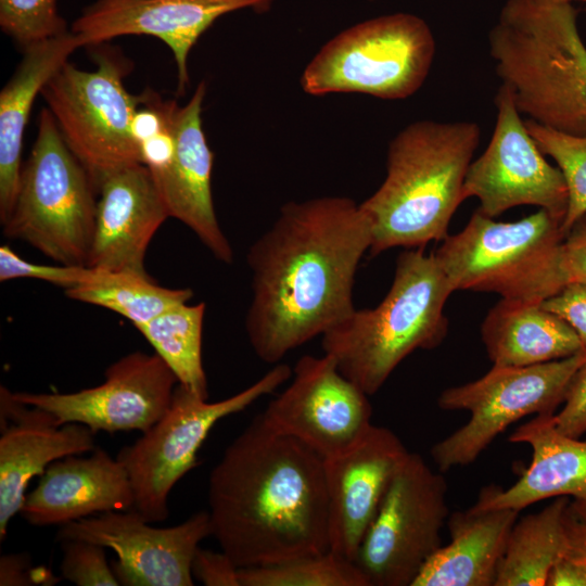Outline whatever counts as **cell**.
Wrapping results in <instances>:
<instances>
[{"instance_id": "cell-4", "label": "cell", "mask_w": 586, "mask_h": 586, "mask_svg": "<svg viewBox=\"0 0 586 586\" xmlns=\"http://www.w3.org/2000/svg\"><path fill=\"white\" fill-rule=\"evenodd\" d=\"M434 252L406 249L391 288L374 308L355 309L321 335L324 354L366 394H375L417 349H433L448 331L445 304L454 293Z\"/></svg>"}, {"instance_id": "cell-5", "label": "cell", "mask_w": 586, "mask_h": 586, "mask_svg": "<svg viewBox=\"0 0 586 586\" xmlns=\"http://www.w3.org/2000/svg\"><path fill=\"white\" fill-rule=\"evenodd\" d=\"M563 220L539 208L517 221H496L476 209L434 255L454 291L497 293L543 302L566 284Z\"/></svg>"}, {"instance_id": "cell-33", "label": "cell", "mask_w": 586, "mask_h": 586, "mask_svg": "<svg viewBox=\"0 0 586 586\" xmlns=\"http://www.w3.org/2000/svg\"><path fill=\"white\" fill-rule=\"evenodd\" d=\"M106 270L88 266L42 265L25 260L10 246H0V281L20 278L41 280L64 291L102 279Z\"/></svg>"}, {"instance_id": "cell-20", "label": "cell", "mask_w": 586, "mask_h": 586, "mask_svg": "<svg viewBox=\"0 0 586 586\" xmlns=\"http://www.w3.org/2000/svg\"><path fill=\"white\" fill-rule=\"evenodd\" d=\"M98 194L87 266L148 275V246L169 217L150 168L141 163L125 167L106 178Z\"/></svg>"}, {"instance_id": "cell-26", "label": "cell", "mask_w": 586, "mask_h": 586, "mask_svg": "<svg viewBox=\"0 0 586 586\" xmlns=\"http://www.w3.org/2000/svg\"><path fill=\"white\" fill-rule=\"evenodd\" d=\"M570 499L556 497L538 512L518 518L495 586H547L562 551L563 513Z\"/></svg>"}, {"instance_id": "cell-32", "label": "cell", "mask_w": 586, "mask_h": 586, "mask_svg": "<svg viewBox=\"0 0 586 586\" xmlns=\"http://www.w3.org/2000/svg\"><path fill=\"white\" fill-rule=\"evenodd\" d=\"M547 586H586V499H570L563 513V547Z\"/></svg>"}, {"instance_id": "cell-13", "label": "cell", "mask_w": 586, "mask_h": 586, "mask_svg": "<svg viewBox=\"0 0 586 586\" xmlns=\"http://www.w3.org/2000/svg\"><path fill=\"white\" fill-rule=\"evenodd\" d=\"M212 535L208 511L170 527H154L137 510H115L60 526L59 542L78 539L112 549V569L125 586H192L200 543Z\"/></svg>"}, {"instance_id": "cell-8", "label": "cell", "mask_w": 586, "mask_h": 586, "mask_svg": "<svg viewBox=\"0 0 586 586\" xmlns=\"http://www.w3.org/2000/svg\"><path fill=\"white\" fill-rule=\"evenodd\" d=\"M94 56L95 71L79 69L67 61L40 93L99 193L111 175L142 164L140 145L131 133L142 95H132L125 88L128 65L123 59L109 51H98Z\"/></svg>"}, {"instance_id": "cell-41", "label": "cell", "mask_w": 586, "mask_h": 586, "mask_svg": "<svg viewBox=\"0 0 586 586\" xmlns=\"http://www.w3.org/2000/svg\"><path fill=\"white\" fill-rule=\"evenodd\" d=\"M164 112L166 116L165 128L140 144L142 164L146 165L150 169L165 167L174 155L175 140L167 118L165 102Z\"/></svg>"}, {"instance_id": "cell-37", "label": "cell", "mask_w": 586, "mask_h": 586, "mask_svg": "<svg viewBox=\"0 0 586 586\" xmlns=\"http://www.w3.org/2000/svg\"><path fill=\"white\" fill-rule=\"evenodd\" d=\"M191 571L193 578L206 586H240L239 568L222 550L216 552L199 547Z\"/></svg>"}, {"instance_id": "cell-42", "label": "cell", "mask_w": 586, "mask_h": 586, "mask_svg": "<svg viewBox=\"0 0 586 586\" xmlns=\"http://www.w3.org/2000/svg\"><path fill=\"white\" fill-rule=\"evenodd\" d=\"M564 1H569V2H573V1H583V2H586V0H564Z\"/></svg>"}, {"instance_id": "cell-34", "label": "cell", "mask_w": 586, "mask_h": 586, "mask_svg": "<svg viewBox=\"0 0 586 586\" xmlns=\"http://www.w3.org/2000/svg\"><path fill=\"white\" fill-rule=\"evenodd\" d=\"M62 543V577L77 586H118L104 547L78 539Z\"/></svg>"}, {"instance_id": "cell-35", "label": "cell", "mask_w": 586, "mask_h": 586, "mask_svg": "<svg viewBox=\"0 0 586 586\" xmlns=\"http://www.w3.org/2000/svg\"><path fill=\"white\" fill-rule=\"evenodd\" d=\"M553 422L565 435L578 438L586 433V361L572 378L562 408L553 413Z\"/></svg>"}, {"instance_id": "cell-14", "label": "cell", "mask_w": 586, "mask_h": 586, "mask_svg": "<svg viewBox=\"0 0 586 586\" xmlns=\"http://www.w3.org/2000/svg\"><path fill=\"white\" fill-rule=\"evenodd\" d=\"M178 383L156 353L138 351L110 365L104 381L97 386L73 393L15 392L13 397L48 411L60 425L75 422L94 433H144L165 413Z\"/></svg>"}, {"instance_id": "cell-10", "label": "cell", "mask_w": 586, "mask_h": 586, "mask_svg": "<svg viewBox=\"0 0 586 586\" xmlns=\"http://www.w3.org/2000/svg\"><path fill=\"white\" fill-rule=\"evenodd\" d=\"M581 351L566 358L532 366H493L483 377L444 390L443 410H466L470 419L434 444L431 457L441 472L474 462L509 425L530 415L556 413L577 369Z\"/></svg>"}, {"instance_id": "cell-25", "label": "cell", "mask_w": 586, "mask_h": 586, "mask_svg": "<svg viewBox=\"0 0 586 586\" xmlns=\"http://www.w3.org/2000/svg\"><path fill=\"white\" fill-rule=\"evenodd\" d=\"M481 335L493 366H532L582 351L574 330L542 302L501 298L487 313Z\"/></svg>"}, {"instance_id": "cell-21", "label": "cell", "mask_w": 586, "mask_h": 586, "mask_svg": "<svg viewBox=\"0 0 586 586\" xmlns=\"http://www.w3.org/2000/svg\"><path fill=\"white\" fill-rule=\"evenodd\" d=\"M129 475L103 449L52 462L25 497L21 514L31 525H63L95 513L133 508Z\"/></svg>"}, {"instance_id": "cell-28", "label": "cell", "mask_w": 586, "mask_h": 586, "mask_svg": "<svg viewBox=\"0 0 586 586\" xmlns=\"http://www.w3.org/2000/svg\"><path fill=\"white\" fill-rule=\"evenodd\" d=\"M65 295L119 314L136 327L177 304L189 302L193 291L161 286L149 275L106 270L99 281L66 290Z\"/></svg>"}, {"instance_id": "cell-1", "label": "cell", "mask_w": 586, "mask_h": 586, "mask_svg": "<svg viewBox=\"0 0 586 586\" xmlns=\"http://www.w3.org/2000/svg\"><path fill=\"white\" fill-rule=\"evenodd\" d=\"M372 230L348 196L290 201L250 246L252 300L245 317L259 359L278 364L349 316L355 276Z\"/></svg>"}, {"instance_id": "cell-43", "label": "cell", "mask_w": 586, "mask_h": 586, "mask_svg": "<svg viewBox=\"0 0 586 586\" xmlns=\"http://www.w3.org/2000/svg\"><path fill=\"white\" fill-rule=\"evenodd\" d=\"M369 1H374V0H369Z\"/></svg>"}, {"instance_id": "cell-11", "label": "cell", "mask_w": 586, "mask_h": 586, "mask_svg": "<svg viewBox=\"0 0 586 586\" xmlns=\"http://www.w3.org/2000/svg\"><path fill=\"white\" fill-rule=\"evenodd\" d=\"M447 483L423 458L408 453L396 469L359 547L355 564L369 586H411L442 546L449 515Z\"/></svg>"}, {"instance_id": "cell-24", "label": "cell", "mask_w": 586, "mask_h": 586, "mask_svg": "<svg viewBox=\"0 0 586 586\" xmlns=\"http://www.w3.org/2000/svg\"><path fill=\"white\" fill-rule=\"evenodd\" d=\"M84 47L72 31L24 50L22 62L0 92V222L9 218L18 192L24 130L36 95Z\"/></svg>"}, {"instance_id": "cell-19", "label": "cell", "mask_w": 586, "mask_h": 586, "mask_svg": "<svg viewBox=\"0 0 586 586\" xmlns=\"http://www.w3.org/2000/svg\"><path fill=\"white\" fill-rule=\"evenodd\" d=\"M0 540L21 512L30 480L55 460L93 451L94 432L81 423L60 425L48 411L25 405L0 388Z\"/></svg>"}, {"instance_id": "cell-6", "label": "cell", "mask_w": 586, "mask_h": 586, "mask_svg": "<svg viewBox=\"0 0 586 586\" xmlns=\"http://www.w3.org/2000/svg\"><path fill=\"white\" fill-rule=\"evenodd\" d=\"M94 184L67 146L48 107L23 164L14 207L3 235L21 240L65 266H87L98 201Z\"/></svg>"}, {"instance_id": "cell-2", "label": "cell", "mask_w": 586, "mask_h": 586, "mask_svg": "<svg viewBox=\"0 0 586 586\" xmlns=\"http://www.w3.org/2000/svg\"><path fill=\"white\" fill-rule=\"evenodd\" d=\"M208 506L212 535L238 568L330 550L324 458L260 415L211 471Z\"/></svg>"}, {"instance_id": "cell-3", "label": "cell", "mask_w": 586, "mask_h": 586, "mask_svg": "<svg viewBox=\"0 0 586 586\" xmlns=\"http://www.w3.org/2000/svg\"><path fill=\"white\" fill-rule=\"evenodd\" d=\"M480 138L474 122L424 119L407 125L391 140L386 176L359 204L371 225V256L447 238L450 220L464 201L462 188Z\"/></svg>"}, {"instance_id": "cell-18", "label": "cell", "mask_w": 586, "mask_h": 586, "mask_svg": "<svg viewBox=\"0 0 586 586\" xmlns=\"http://www.w3.org/2000/svg\"><path fill=\"white\" fill-rule=\"evenodd\" d=\"M206 84L201 81L189 102H165L175 140L174 155L163 168L150 169L169 217L186 225L219 262L230 265L232 246L217 220L213 194L214 154L202 129Z\"/></svg>"}, {"instance_id": "cell-27", "label": "cell", "mask_w": 586, "mask_h": 586, "mask_svg": "<svg viewBox=\"0 0 586 586\" xmlns=\"http://www.w3.org/2000/svg\"><path fill=\"white\" fill-rule=\"evenodd\" d=\"M206 305L177 304L135 328L173 370L180 384L207 399L202 360V333Z\"/></svg>"}, {"instance_id": "cell-15", "label": "cell", "mask_w": 586, "mask_h": 586, "mask_svg": "<svg viewBox=\"0 0 586 586\" xmlns=\"http://www.w3.org/2000/svg\"><path fill=\"white\" fill-rule=\"evenodd\" d=\"M368 396L330 355H305L292 369L290 385L260 416L275 431L329 458L351 447L372 424Z\"/></svg>"}, {"instance_id": "cell-12", "label": "cell", "mask_w": 586, "mask_h": 586, "mask_svg": "<svg viewBox=\"0 0 586 586\" xmlns=\"http://www.w3.org/2000/svg\"><path fill=\"white\" fill-rule=\"evenodd\" d=\"M494 103L495 128L486 150L468 168L463 200L476 198L477 209L492 218L534 205L564 220L569 194L563 174L545 158L506 85L498 88Z\"/></svg>"}, {"instance_id": "cell-39", "label": "cell", "mask_w": 586, "mask_h": 586, "mask_svg": "<svg viewBox=\"0 0 586 586\" xmlns=\"http://www.w3.org/2000/svg\"><path fill=\"white\" fill-rule=\"evenodd\" d=\"M142 95L144 107H138L131 120V133L139 145L166 126L164 102L154 99L152 94Z\"/></svg>"}, {"instance_id": "cell-16", "label": "cell", "mask_w": 586, "mask_h": 586, "mask_svg": "<svg viewBox=\"0 0 586 586\" xmlns=\"http://www.w3.org/2000/svg\"><path fill=\"white\" fill-rule=\"evenodd\" d=\"M408 453L393 431L371 424L346 450L324 458L332 552L355 562L390 482Z\"/></svg>"}, {"instance_id": "cell-38", "label": "cell", "mask_w": 586, "mask_h": 586, "mask_svg": "<svg viewBox=\"0 0 586 586\" xmlns=\"http://www.w3.org/2000/svg\"><path fill=\"white\" fill-rule=\"evenodd\" d=\"M562 266L568 283L586 284V213L574 221L564 235Z\"/></svg>"}, {"instance_id": "cell-36", "label": "cell", "mask_w": 586, "mask_h": 586, "mask_svg": "<svg viewBox=\"0 0 586 586\" xmlns=\"http://www.w3.org/2000/svg\"><path fill=\"white\" fill-rule=\"evenodd\" d=\"M547 310L562 318L576 333L586 352V284L568 283L557 294L542 302Z\"/></svg>"}, {"instance_id": "cell-22", "label": "cell", "mask_w": 586, "mask_h": 586, "mask_svg": "<svg viewBox=\"0 0 586 586\" xmlns=\"http://www.w3.org/2000/svg\"><path fill=\"white\" fill-rule=\"evenodd\" d=\"M509 441L531 446L530 466L508 488L484 486L473 508L521 511L560 496L586 499V440L561 433L555 425L553 413L536 415L518 426Z\"/></svg>"}, {"instance_id": "cell-29", "label": "cell", "mask_w": 586, "mask_h": 586, "mask_svg": "<svg viewBox=\"0 0 586 586\" xmlns=\"http://www.w3.org/2000/svg\"><path fill=\"white\" fill-rule=\"evenodd\" d=\"M240 586H369L355 562L331 550L258 566L239 568Z\"/></svg>"}, {"instance_id": "cell-17", "label": "cell", "mask_w": 586, "mask_h": 586, "mask_svg": "<svg viewBox=\"0 0 586 586\" xmlns=\"http://www.w3.org/2000/svg\"><path fill=\"white\" fill-rule=\"evenodd\" d=\"M275 0H97L72 25L84 46L125 35H149L173 51L179 91L189 85L188 55L220 16L242 9L268 11Z\"/></svg>"}, {"instance_id": "cell-23", "label": "cell", "mask_w": 586, "mask_h": 586, "mask_svg": "<svg viewBox=\"0 0 586 586\" xmlns=\"http://www.w3.org/2000/svg\"><path fill=\"white\" fill-rule=\"evenodd\" d=\"M519 515L510 508L470 507L449 513V543L429 558L411 586H495Z\"/></svg>"}, {"instance_id": "cell-30", "label": "cell", "mask_w": 586, "mask_h": 586, "mask_svg": "<svg viewBox=\"0 0 586 586\" xmlns=\"http://www.w3.org/2000/svg\"><path fill=\"white\" fill-rule=\"evenodd\" d=\"M539 150L551 157L565 179L569 203L562 224L564 233L586 213V135L571 136L524 119Z\"/></svg>"}, {"instance_id": "cell-9", "label": "cell", "mask_w": 586, "mask_h": 586, "mask_svg": "<svg viewBox=\"0 0 586 586\" xmlns=\"http://www.w3.org/2000/svg\"><path fill=\"white\" fill-rule=\"evenodd\" d=\"M291 377L292 368L278 362L249 387L214 403L178 383L162 418L116 457L129 475L133 509L150 523L164 521L170 491L198 464V451L214 425L272 393Z\"/></svg>"}, {"instance_id": "cell-31", "label": "cell", "mask_w": 586, "mask_h": 586, "mask_svg": "<svg viewBox=\"0 0 586 586\" xmlns=\"http://www.w3.org/2000/svg\"><path fill=\"white\" fill-rule=\"evenodd\" d=\"M0 26L23 50L68 33L58 0H0Z\"/></svg>"}, {"instance_id": "cell-7", "label": "cell", "mask_w": 586, "mask_h": 586, "mask_svg": "<svg viewBox=\"0 0 586 586\" xmlns=\"http://www.w3.org/2000/svg\"><path fill=\"white\" fill-rule=\"evenodd\" d=\"M435 39L418 15L396 12L357 23L327 41L301 77L304 92L364 93L402 100L425 81Z\"/></svg>"}, {"instance_id": "cell-40", "label": "cell", "mask_w": 586, "mask_h": 586, "mask_svg": "<svg viewBox=\"0 0 586 586\" xmlns=\"http://www.w3.org/2000/svg\"><path fill=\"white\" fill-rule=\"evenodd\" d=\"M37 575L53 577L49 571L30 569V558L24 553L3 555L0 558V585L27 586L41 584Z\"/></svg>"}]
</instances>
